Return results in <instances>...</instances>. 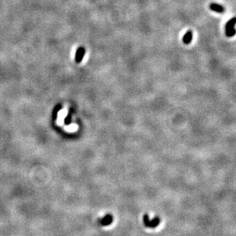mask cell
Segmentation results:
<instances>
[{
    "label": "cell",
    "mask_w": 236,
    "mask_h": 236,
    "mask_svg": "<svg viewBox=\"0 0 236 236\" xmlns=\"http://www.w3.org/2000/svg\"><path fill=\"white\" fill-rule=\"evenodd\" d=\"M236 24V18H232L227 22L226 25V34L228 37H233L235 34L236 31L235 25Z\"/></svg>",
    "instance_id": "1"
},
{
    "label": "cell",
    "mask_w": 236,
    "mask_h": 236,
    "mask_svg": "<svg viewBox=\"0 0 236 236\" xmlns=\"http://www.w3.org/2000/svg\"><path fill=\"white\" fill-rule=\"evenodd\" d=\"M86 50L83 47H79L76 51V55H75V62L77 63H81L83 58L85 56Z\"/></svg>",
    "instance_id": "2"
},
{
    "label": "cell",
    "mask_w": 236,
    "mask_h": 236,
    "mask_svg": "<svg viewBox=\"0 0 236 236\" xmlns=\"http://www.w3.org/2000/svg\"><path fill=\"white\" fill-rule=\"evenodd\" d=\"M209 9L212 11H213V12H216L221 14L224 13L225 10H226V9H225L223 5H219V4L218 3H215V2H212V3H211L210 5H209Z\"/></svg>",
    "instance_id": "3"
},
{
    "label": "cell",
    "mask_w": 236,
    "mask_h": 236,
    "mask_svg": "<svg viewBox=\"0 0 236 236\" xmlns=\"http://www.w3.org/2000/svg\"><path fill=\"white\" fill-rule=\"evenodd\" d=\"M193 39L192 31H187L183 37V42L184 44H189L191 43Z\"/></svg>",
    "instance_id": "4"
},
{
    "label": "cell",
    "mask_w": 236,
    "mask_h": 236,
    "mask_svg": "<svg viewBox=\"0 0 236 236\" xmlns=\"http://www.w3.org/2000/svg\"><path fill=\"white\" fill-rule=\"evenodd\" d=\"M66 116V112H64L63 110H60L59 112H58V119H57V124L58 125H62L63 123V121H64L65 118Z\"/></svg>",
    "instance_id": "5"
},
{
    "label": "cell",
    "mask_w": 236,
    "mask_h": 236,
    "mask_svg": "<svg viewBox=\"0 0 236 236\" xmlns=\"http://www.w3.org/2000/svg\"><path fill=\"white\" fill-rule=\"evenodd\" d=\"M77 129H78V126L74 124L70 125L65 126L64 127V130H66L68 132H74V131H77Z\"/></svg>",
    "instance_id": "6"
}]
</instances>
